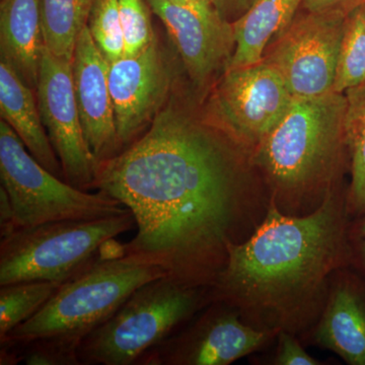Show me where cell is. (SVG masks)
Instances as JSON below:
<instances>
[{
	"mask_svg": "<svg viewBox=\"0 0 365 365\" xmlns=\"http://www.w3.org/2000/svg\"><path fill=\"white\" fill-rule=\"evenodd\" d=\"M284 79L265 61L225 69L212 98L216 120L232 136L260 144L294 102Z\"/></svg>",
	"mask_w": 365,
	"mask_h": 365,
	"instance_id": "10",
	"label": "cell"
},
{
	"mask_svg": "<svg viewBox=\"0 0 365 365\" xmlns=\"http://www.w3.org/2000/svg\"><path fill=\"white\" fill-rule=\"evenodd\" d=\"M266 339L267 334L245 325L234 312L212 309L153 348L137 365H227Z\"/></svg>",
	"mask_w": 365,
	"mask_h": 365,
	"instance_id": "11",
	"label": "cell"
},
{
	"mask_svg": "<svg viewBox=\"0 0 365 365\" xmlns=\"http://www.w3.org/2000/svg\"><path fill=\"white\" fill-rule=\"evenodd\" d=\"M357 256H359V260L361 264L362 268L365 271V239H357Z\"/></svg>",
	"mask_w": 365,
	"mask_h": 365,
	"instance_id": "29",
	"label": "cell"
},
{
	"mask_svg": "<svg viewBox=\"0 0 365 365\" xmlns=\"http://www.w3.org/2000/svg\"><path fill=\"white\" fill-rule=\"evenodd\" d=\"M108 78L118 139L123 148L141 136L160 113L169 91L170 72L157 38L138 54L109 63Z\"/></svg>",
	"mask_w": 365,
	"mask_h": 365,
	"instance_id": "12",
	"label": "cell"
},
{
	"mask_svg": "<svg viewBox=\"0 0 365 365\" xmlns=\"http://www.w3.org/2000/svg\"><path fill=\"white\" fill-rule=\"evenodd\" d=\"M136 227L130 210L96 220L21 227L0 239V285L26 280L63 283Z\"/></svg>",
	"mask_w": 365,
	"mask_h": 365,
	"instance_id": "5",
	"label": "cell"
},
{
	"mask_svg": "<svg viewBox=\"0 0 365 365\" xmlns=\"http://www.w3.org/2000/svg\"><path fill=\"white\" fill-rule=\"evenodd\" d=\"M170 1L179 2V4H187V0H170Z\"/></svg>",
	"mask_w": 365,
	"mask_h": 365,
	"instance_id": "33",
	"label": "cell"
},
{
	"mask_svg": "<svg viewBox=\"0 0 365 365\" xmlns=\"http://www.w3.org/2000/svg\"><path fill=\"white\" fill-rule=\"evenodd\" d=\"M108 71L109 62L98 50L86 25L76 42L72 74L86 143L98 165L116 157L122 151L117 135Z\"/></svg>",
	"mask_w": 365,
	"mask_h": 365,
	"instance_id": "14",
	"label": "cell"
},
{
	"mask_svg": "<svg viewBox=\"0 0 365 365\" xmlns=\"http://www.w3.org/2000/svg\"><path fill=\"white\" fill-rule=\"evenodd\" d=\"M300 2L302 0H256L232 23L235 50L225 69L263 61L269 42L292 25Z\"/></svg>",
	"mask_w": 365,
	"mask_h": 365,
	"instance_id": "18",
	"label": "cell"
},
{
	"mask_svg": "<svg viewBox=\"0 0 365 365\" xmlns=\"http://www.w3.org/2000/svg\"><path fill=\"white\" fill-rule=\"evenodd\" d=\"M344 95V139L351 157L352 175L348 207L365 215V85L348 90Z\"/></svg>",
	"mask_w": 365,
	"mask_h": 365,
	"instance_id": "20",
	"label": "cell"
},
{
	"mask_svg": "<svg viewBox=\"0 0 365 365\" xmlns=\"http://www.w3.org/2000/svg\"><path fill=\"white\" fill-rule=\"evenodd\" d=\"M88 26L98 50L109 63L125 56L118 0H97L91 9Z\"/></svg>",
	"mask_w": 365,
	"mask_h": 365,
	"instance_id": "23",
	"label": "cell"
},
{
	"mask_svg": "<svg viewBox=\"0 0 365 365\" xmlns=\"http://www.w3.org/2000/svg\"><path fill=\"white\" fill-rule=\"evenodd\" d=\"M355 234H356L357 239H365V217L359 223Z\"/></svg>",
	"mask_w": 365,
	"mask_h": 365,
	"instance_id": "30",
	"label": "cell"
},
{
	"mask_svg": "<svg viewBox=\"0 0 365 365\" xmlns=\"http://www.w3.org/2000/svg\"><path fill=\"white\" fill-rule=\"evenodd\" d=\"M0 179L13 206L16 230L59 220H96L128 210L105 192L76 188L45 169L4 120L0 121Z\"/></svg>",
	"mask_w": 365,
	"mask_h": 365,
	"instance_id": "7",
	"label": "cell"
},
{
	"mask_svg": "<svg viewBox=\"0 0 365 365\" xmlns=\"http://www.w3.org/2000/svg\"><path fill=\"white\" fill-rule=\"evenodd\" d=\"M275 364L278 365H318V360L309 356L304 348L288 334L279 336V346L276 355Z\"/></svg>",
	"mask_w": 365,
	"mask_h": 365,
	"instance_id": "25",
	"label": "cell"
},
{
	"mask_svg": "<svg viewBox=\"0 0 365 365\" xmlns=\"http://www.w3.org/2000/svg\"><path fill=\"white\" fill-rule=\"evenodd\" d=\"M163 21L181 55L190 78L203 85L232 57L235 50L232 23L213 6L146 0Z\"/></svg>",
	"mask_w": 365,
	"mask_h": 365,
	"instance_id": "13",
	"label": "cell"
},
{
	"mask_svg": "<svg viewBox=\"0 0 365 365\" xmlns=\"http://www.w3.org/2000/svg\"><path fill=\"white\" fill-rule=\"evenodd\" d=\"M364 1L365 0H302L304 6L311 13L342 9V6H349L353 9L364 4Z\"/></svg>",
	"mask_w": 365,
	"mask_h": 365,
	"instance_id": "28",
	"label": "cell"
},
{
	"mask_svg": "<svg viewBox=\"0 0 365 365\" xmlns=\"http://www.w3.org/2000/svg\"><path fill=\"white\" fill-rule=\"evenodd\" d=\"M200 287L169 276L144 283L102 325L83 338L81 365H137L193 318L205 300Z\"/></svg>",
	"mask_w": 365,
	"mask_h": 365,
	"instance_id": "4",
	"label": "cell"
},
{
	"mask_svg": "<svg viewBox=\"0 0 365 365\" xmlns=\"http://www.w3.org/2000/svg\"><path fill=\"white\" fill-rule=\"evenodd\" d=\"M255 1L256 0H212V4L216 11L227 20L228 16H239L240 18L253 6Z\"/></svg>",
	"mask_w": 365,
	"mask_h": 365,
	"instance_id": "27",
	"label": "cell"
},
{
	"mask_svg": "<svg viewBox=\"0 0 365 365\" xmlns=\"http://www.w3.org/2000/svg\"><path fill=\"white\" fill-rule=\"evenodd\" d=\"M93 189L131 211L126 253L155 261L173 279L212 287L227 262L237 211L234 155L206 125L174 108L116 157L98 163Z\"/></svg>",
	"mask_w": 365,
	"mask_h": 365,
	"instance_id": "1",
	"label": "cell"
},
{
	"mask_svg": "<svg viewBox=\"0 0 365 365\" xmlns=\"http://www.w3.org/2000/svg\"><path fill=\"white\" fill-rule=\"evenodd\" d=\"M163 276L167 273L158 263L126 253L123 244L115 240L0 343L49 339L78 350L83 338L107 321L134 290Z\"/></svg>",
	"mask_w": 365,
	"mask_h": 365,
	"instance_id": "3",
	"label": "cell"
},
{
	"mask_svg": "<svg viewBox=\"0 0 365 365\" xmlns=\"http://www.w3.org/2000/svg\"><path fill=\"white\" fill-rule=\"evenodd\" d=\"M316 340L348 364L365 365V294L354 282L344 281L334 289Z\"/></svg>",
	"mask_w": 365,
	"mask_h": 365,
	"instance_id": "17",
	"label": "cell"
},
{
	"mask_svg": "<svg viewBox=\"0 0 365 365\" xmlns=\"http://www.w3.org/2000/svg\"><path fill=\"white\" fill-rule=\"evenodd\" d=\"M365 85V26L359 6L349 11L341 44L333 91L345 93Z\"/></svg>",
	"mask_w": 365,
	"mask_h": 365,
	"instance_id": "22",
	"label": "cell"
},
{
	"mask_svg": "<svg viewBox=\"0 0 365 365\" xmlns=\"http://www.w3.org/2000/svg\"><path fill=\"white\" fill-rule=\"evenodd\" d=\"M348 256L344 207L333 195L304 217L271 206L248 241L227 245L212 294L228 304L281 307L316 288Z\"/></svg>",
	"mask_w": 365,
	"mask_h": 365,
	"instance_id": "2",
	"label": "cell"
},
{
	"mask_svg": "<svg viewBox=\"0 0 365 365\" xmlns=\"http://www.w3.org/2000/svg\"><path fill=\"white\" fill-rule=\"evenodd\" d=\"M348 14L342 9L309 11L292 23L264 56L263 61L279 72L294 98L333 91Z\"/></svg>",
	"mask_w": 365,
	"mask_h": 365,
	"instance_id": "8",
	"label": "cell"
},
{
	"mask_svg": "<svg viewBox=\"0 0 365 365\" xmlns=\"http://www.w3.org/2000/svg\"><path fill=\"white\" fill-rule=\"evenodd\" d=\"M16 230V216L9 197L4 187H0V239L13 234Z\"/></svg>",
	"mask_w": 365,
	"mask_h": 365,
	"instance_id": "26",
	"label": "cell"
},
{
	"mask_svg": "<svg viewBox=\"0 0 365 365\" xmlns=\"http://www.w3.org/2000/svg\"><path fill=\"white\" fill-rule=\"evenodd\" d=\"M190 4H198L202 6H213L212 0H187Z\"/></svg>",
	"mask_w": 365,
	"mask_h": 365,
	"instance_id": "31",
	"label": "cell"
},
{
	"mask_svg": "<svg viewBox=\"0 0 365 365\" xmlns=\"http://www.w3.org/2000/svg\"><path fill=\"white\" fill-rule=\"evenodd\" d=\"M359 9L360 11H361L362 20H364L365 26V1L364 2V4H360Z\"/></svg>",
	"mask_w": 365,
	"mask_h": 365,
	"instance_id": "32",
	"label": "cell"
},
{
	"mask_svg": "<svg viewBox=\"0 0 365 365\" xmlns=\"http://www.w3.org/2000/svg\"><path fill=\"white\" fill-rule=\"evenodd\" d=\"M46 131L63 170L66 181L81 190L93 189L98 162L86 143L74 93L72 61L43 47L37 88Z\"/></svg>",
	"mask_w": 365,
	"mask_h": 365,
	"instance_id": "9",
	"label": "cell"
},
{
	"mask_svg": "<svg viewBox=\"0 0 365 365\" xmlns=\"http://www.w3.org/2000/svg\"><path fill=\"white\" fill-rule=\"evenodd\" d=\"M97 0H41L43 39L53 54L73 60L76 42Z\"/></svg>",
	"mask_w": 365,
	"mask_h": 365,
	"instance_id": "19",
	"label": "cell"
},
{
	"mask_svg": "<svg viewBox=\"0 0 365 365\" xmlns=\"http://www.w3.org/2000/svg\"><path fill=\"white\" fill-rule=\"evenodd\" d=\"M0 113L18 134L26 150L55 176L64 178L61 163L48 136L38 105L30 88L13 67L0 62Z\"/></svg>",
	"mask_w": 365,
	"mask_h": 365,
	"instance_id": "15",
	"label": "cell"
},
{
	"mask_svg": "<svg viewBox=\"0 0 365 365\" xmlns=\"http://www.w3.org/2000/svg\"><path fill=\"white\" fill-rule=\"evenodd\" d=\"M43 47L41 0H1V60L32 88H37Z\"/></svg>",
	"mask_w": 365,
	"mask_h": 365,
	"instance_id": "16",
	"label": "cell"
},
{
	"mask_svg": "<svg viewBox=\"0 0 365 365\" xmlns=\"http://www.w3.org/2000/svg\"><path fill=\"white\" fill-rule=\"evenodd\" d=\"M344 93L294 98L287 114L259 144L258 160L285 188L306 186L333 162L345 143Z\"/></svg>",
	"mask_w": 365,
	"mask_h": 365,
	"instance_id": "6",
	"label": "cell"
},
{
	"mask_svg": "<svg viewBox=\"0 0 365 365\" xmlns=\"http://www.w3.org/2000/svg\"><path fill=\"white\" fill-rule=\"evenodd\" d=\"M61 284L26 280L0 285V339L37 314Z\"/></svg>",
	"mask_w": 365,
	"mask_h": 365,
	"instance_id": "21",
	"label": "cell"
},
{
	"mask_svg": "<svg viewBox=\"0 0 365 365\" xmlns=\"http://www.w3.org/2000/svg\"><path fill=\"white\" fill-rule=\"evenodd\" d=\"M123 29L125 56L143 51L155 39L146 0H118Z\"/></svg>",
	"mask_w": 365,
	"mask_h": 365,
	"instance_id": "24",
	"label": "cell"
}]
</instances>
